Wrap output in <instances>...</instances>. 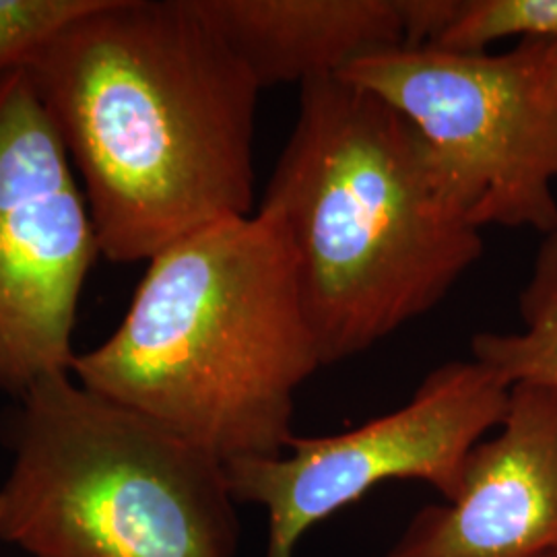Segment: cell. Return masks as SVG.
<instances>
[{
	"label": "cell",
	"mask_w": 557,
	"mask_h": 557,
	"mask_svg": "<svg viewBox=\"0 0 557 557\" xmlns=\"http://www.w3.org/2000/svg\"><path fill=\"white\" fill-rule=\"evenodd\" d=\"M549 557H557V554H554V556H549Z\"/></svg>",
	"instance_id": "obj_15"
},
{
	"label": "cell",
	"mask_w": 557,
	"mask_h": 557,
	"mask_svg": "<svg viewBox=\"0 0 557 557\" xmlns=\"http://www.w3.org/2000/svg\"><path fill=\"white\" fill-rule=\"evenodd\" d=\"M557 554V391L515 384L498 436L469 455L457 498L421 508L384 557Z\"/></svg>",
	"instance_id": "obj_8"
},
{
	"label": "cell",
	"mask_w": 557,
	"mask_h": 557,
	"mask_svg": "<svg viewBox=\"0 0 557 557\" xmlns=\"http://www.w3.org/2000/svg\"><path fill=\"white\" fill-rule=\"evenodd\" d=\"M260 89L341 77L356 62L425 46L434 0H197Z\"/></svg>",
	"instance_id": "obj_9"
},
{
	"label": "cell",
	"mask_w": 557,
	"mask_h": 557,
	"mask_svg": "<svg viewBox=\"0 0 557 557\" xmlns=\"http://www.w3.org/2000/svg\"><path fill=\"white\" fill-rule=\"evenodd\" d=\"M98 0H0V79L23 71L41 48Z\"/></svg>",
	"instance_id": "obj_12"
},
{
	"label": "cell",
	"mask_w": 557,
	"mask_h": 557,
	"mask_svg": "<svg viewBox=\"0 0 557 557\" xmlns=\"http://www.w3.org/2000/svg\"><path fill=\"white\" fill-rule=\"evenodd\" d=\"M510 388L479 363L448 361L397 411L343 434L294 438L277 457L225 465L238 504L267 512V557H294L304 535L382 483L419 479L457 498L469 455L499 428Z\"/></svg>",
	"instance_id": "obj_6"
},
{
	"label": "cell",
	"mask_w": 557,
	"mask_h": 557,
	"mask_svg": "<svg viewBox=\"0 0 557 557\" xmlns=\"http://www.w3.org/2000/svg\"><path fill=\"white\" fill-rule=\"evenodd\" d=\"M322 366L289 239L259 207L149 260L116 331L71 374L227 465L289 448L296 393Z\"/></svg>",
	"instance_id": "obj_2"
},
{
	"label": "cell",
	"mask_w": 557,
	"mask_h": 557,
	"mask_svg": "<svg viewBox=\"0 0 557 557\" xmlns=\"http://www.w3.org/2000/svg\"><path fill=\"white\" fill-rule=\"evenodd\" d=\"M557 40V0H453L448 17L428 46L481 54L494 41Z\"/></svg>",
	"instance_id": "obj_11"
},
{
	"label": "cell",
	"mask_w": 557,
	"mask_h": 557,
	"mask_svg": "<svg viewBox=\"0 0 557 557\" xmlns=\"http://www.w3.org/2000/svg\"><path fill=\"white\" fill-rule=\"evenodd\" d=\"M341 77L418 131L478 230L557 236V103L541 83L531 41L506 54L400 48L359 60Z\"/></svg>",
	"instance_id": "obj_5"
},
{
	"label": "cell",
	"mask_w": 557,
	"mask_h": 557,
	"mask_svg": "<svg viewBox=\"0 0 557 557\" xmlns=\"http://www.w3.org/2000/svg\"><path fill=\"white\" fill-rule=\"evenodd\" d=\"M7 440L0 541L27 556H236L225 465L73 374L34 384Z\"/></svg>",
	"instance_id": "obj_4"
},
{
	"label": "cell",
	"mask_w": 557,
	"mask_h": 557,
	"mask_svg": "<svg viewBox=\"0 0 557 557\" xmlns=\"http://www.w3.org/2000/svg\"><path fill=\"white\" fill-rule=\"evenodd\" d=\"M112 262L255 213L259 83L197 0H98L25 69Z\"/></svg>",
	"instance_id": "obj_1"
},
{
	"label": "cell",
	"mask_w": 557,
	"mask_h": 557,
	"mask_svg": "<svg viewBox=\"0 0 557 557\" xmlns=\"http://www.w3.org/2000/svg\"><path fill=\"white\" fill-rule=\"evenodd\" d=\"M522 333L475 335L473 359L508 386L535 384L557 391V292L533 281L522 296Z\"/></svg>",
	"instance_id": "obj_10"
},
{
	"label": "cell",
	"mask_w": 557,
	"mask_h": 557,
	"mask_svg": "<svg viewBox=\"0 0 557 557\" xmlns=\"http://www.w3.org/2000/svg\"><path fill=\"white\" fill-rule=\"evenodd\" d=\"M260 209L289 239L324 366L434 310L483 255L418 131L343 77L299 87Z\"/></svg>",
	"instance_id": "obj_3"
},
{
	"label": "cell",
	"mask_w": 557,
	"mask_h": 557,
	"mask_svg": "<svg viewBox=\"0 0 557 557\" xmlns=\"http://www.w3.org/2000/svg\"><path fill=\"white\" fill-rule=\"evenodd\" d=\"M533 281L557 292V236H552L547 242L539 259L537 275Z\"/></svg>",
	"instance_id": "obj_14"
},
{
	"label": "cell",
	"mask_w": 557,
	"mask_h": 557,
	"mask_svg": "<svg viewBox=\"0 0 557 557\" xmlns=\"http://www.w3.org/2000/svg\"><path fill=\"white\" fill-rule=\"evenodd\" d=\"M100 242L79 176L27 71L0 79V395L71 374Z\"/></svg>",
	"instance_id": "obj_7"
},
{
	"label": "cell",
	"mask_w": 557,
	"mask_h": 557,
	"mask_svg": "<svg viewBox=\"0 0 557 557\" xmlns=\"http://www.w3.org/2000/svg\"><path fill=\"white\" fill-rule=\"evenodd\" d=\"M531 44L537 60L541 83L549 94V98L557 103V40L531 41Z\"/></svg>",
	"instance_id": "obj_13"
}]
</instances>
